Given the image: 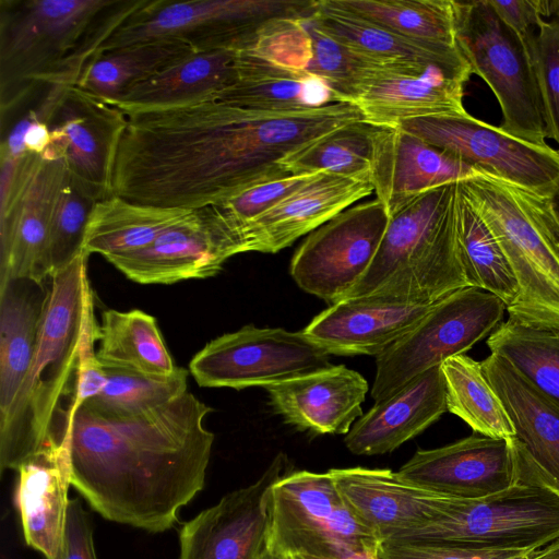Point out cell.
<instances>
[{
  "instance_id": "1",
  "label": "cell",
  "mask_w": 559,
  "mask_h": 559,
  "mask_svg": "<svg viewBox=\"0 0 559 559\" xmlns=\"http://www.w3.org/2000/svg\"><path fill=\"white\" fill-rule=\"evenodd\" d=\"M361 119L348 103L278 114L217 99L131 114L115 164L114 194L160 207L217 204L290 174L282 159Z\"/></svg>"
},
{
  "instance_id": "2",
  "label": "cell",
  "mask_w": 559,
  "mask_h": 559,
  "mask_svg": "<svg viewBox=\"0 0 559 559\" xmlns=\"http://www.w3.org/2000/svg\"><path fill=\"white\" fill-rule=\"evenodd\" d=\"M212 408L185 392L158 408L114 416L88 403L73 414L71 485L103 518L152 533L169 530L205 483Z\"/></svg>"
},
{
  "instance_id": "3",
  "label": "cell",
  "mask_w": 559,
  "mask_h": 559,
  "mask_svg": "<svg viewBox=\"0 0 559 559\" xmlns=\"http://www.w3.org/2000/svg\"><path fill=\"white\" fill-rule=\"evenodd\" d=\"M81 253L49 278L34 356L9 413L0 418V469H17L51 448L70 447L72 403L84 331L94 314Z\"/></svg>"
},
{
  "instance_id": "4",
  "label": "cell",
  "mask_w": 559,
  "mask_h": 559,
  "mask_svg": "<svg viewBox=\"0 0 559 559\" xmlns=\"http://www.w3.org/2000/svg\"><path fill=\"white\" fill-rule=\"evenodd\" d=\"M146 0H1V118L49 85L76 86L109 37Z\"/></svg>"
},
{
  "instance_id": "5",
  "label": "cell",
  "mask_w": 559,
  "mask_h": 559,
  "mask_svg": "<svg viewBox=\"0 0 559 559\" xmlns=\"http://www.w3.org/2000/svg\"><path fill=\"white\" fill-rule=\"evenodd\" d=\"M455 192L456 182L438 186L389 213L372 263L344 299L432 305L469 287L457 239Z\"/></svg>"
},
{
  "instance_id": "6",
  "label": "cell",
  "mask_w": 559,
  "mask_h": 559,
  "mask_svg": "<svg viewBox=\"0 0 559 559\" xmlns=\"http://www.w3.org/2000/svg\"><path fill=\"white\" fill-rule=\"evenodd\" d=\"M456 46L472 73L492 91L502 112L501 128L545 145L547 127L526 43L496 15L488 0L455 1Z\"/></svg>"
},
{
  "instance_id": "7",
  "label": "cell",
  "mask_w": 559,
  "mask_h": 559,
  "mask_svg": "<svg viewBox=\"0 0 559 559\" xmlns=\"http://www.w3.org/2000/svg\"><path fill=\"white\" fill-rule=\"evenodd\" d=\"M267 545L284 556L378 552L381 540L350 510L328 472L283 475L269 495Z\"/></svg>"
},
{
  "instance_id": "8",
  "label": "cell",
  "mask_w": 559,
  "mask_h": 559,
  "mask_svg": "<svg viewBox=\"0 0 559 559\" xmlns=\"http://www.w3.org/2000/svg\"><path fill=\"white\" fill-rule=\"evenodd\" d=\"M0 160V286L12 280L45 283L51 276L50 230L66 163L49 148Z\"/></svg>"
},
{
  "instance_id": "9",
  "label": "cell",
  "mask_w": 559,
  "mask_h": 559,
  "mask_svg": "<svg viewBox=\"0 0 559 559\" xmlns=\"http://www.w3.org/2000/svg\"><path fill=\"white\" fill-rule=\"evenodd\" d=\"M316 1L147 0L109 37L100 53L162 39L183 41L197 52L239 49L267 21L307 16Z\"/></svg>"
},
{
  "instance_id": "10",
  "label": "cell",
  "mask_w": 559,
  "mask_h": 559,
  "mask_svg": "<svg viewBox=\"0 0 559 559\" xmlns=\"http://www.w3.org/2000/svg\"><path fill=\"white\" fill-rule=\"evenodd\" d=\"M559 538V496L518 481L485 498L447 497L440 511L397 539L441 540L481 548L539 549ZM393 540V539H392Z\"/></svg>"
},
{
  "instance_id": "11",
  "label": "cell",
  "mask_w": 559,
  "mask_h": 559,
  "mask_svg": "<svg viewBox=\"0 0 559 559\" xmlns=\"http://www.w3.org/2000/svg\"><path fill=\"white\" fill-rule=\"evenodd\" d=\"M506 310L501 299L477 287L459 289L432 304L411 331L377 356L371 397L374 402L386 399L424 372L464 354L497 329Z\"/></svg>"
},
{
  "instance_id": "12",
  "label": "cell",
  "mask_w": 559,
  "mask_h": 559,
  "mask_svg": "<svg viewBox=\"0 0 559 559\" xmlns=\"http://www.w3.org/2000/svg\"><path fill=\"white\" fill-rule=\"evenodd\" d=\"M460 187L501 247L519 284L509 316L559 321V260L524 209L514 187L480 175Z\"/></svg>"
},
{
  "instance_id": "13",
  "label": "cell",
  "mask_w": 559,
  "mask_h": 559,
  "mask_svg": "<svg viewBox=\"0 0 559 559\" xmlns=\"http://www.w3.org/2000/svg\"><path fill=\"white\" fill-rule=\"evenodd\" d=\"M396 127L492 177L542 198L559 187V150L519 139L468 112L402 120Z\"/></svg>"
},
{
  "instance_id": "14",
  "label": "cell",
  "mask_w": 559,
  "mask_h": 559,
  "mask_svg": "<svg viewBox=\"0 0 559 559\" xmlns=\"http://www.w3.org/2000/svg\"><path fill=\"white\" fill-rule=\"evenodd\" d=\"M302 332L246 325L209 342L189 369L200 386H269L332 367Z\"/></svg>"
},
{
  "instance_id": "15",
  "label": "cell",
  "mask_w": 559,
  "mask_h": 559,
  "mask_svg": "<svg viewBox=\"0 0 559 559\" xmlns=\"http://www.w3.org/2000/svg\"><path fill=\"white\" fill-rule=\"evenodd\" d=\"M388 222V210L377 198L349 206L299 246L290 262L292 277L330 305L343 300L372 263Z\"/></svg>"
},
{
  "instance_id": "16",
  "label": "cell",
  "mask_w": 559,
  "mask_h": 559,
  "mask_svg": "<svg viewBox=\"0 0 559 559\" xmlns=\"http://www.w3.org/2000/svg\"><path fill=\"white\" fill-rule=\"evenodd\" d=\"M51 148L68 173L99 200L114 195V171L128 115L104 99L70 86L47 122Z\"/></svg>"
},
{
  "instance_id": "17",
  "label": "cell",
  "mask_w": 559,
  "mask_h": 559,
  "mask_svg": "<svg viewBox=\"0 0 559 559\" xmlns=\"http://www.w3.org/2000/svg\"><path fill=\"white\" fill-rule=\"evenodd\" d=\"M278 454L253 484L224 496L186 522L179 532V559H259L269 542V495L286 471Z\"/></svg>"
},
{
  "instance_id": "18",
  "label": "cell",
  "mask_w": 559,
  "mask_h": 559,
  "mask_svg": "<svg viewBox=\"0 0 559 559\" xmlns=\"http://www.w3.org/2000/svg\"><path fill=\"white\" fill-rule=\"evenodd\" d=\"M238 254L230 230L212 205L193 210L151 245L108 260L140 284H174L217 274Z\"/></svg>"
},
{
  "instance_id": "19",
  "label": "cell",
  "mask_w": 559,
  "mask_h": 559,
  "mask_svg": "<svg viewBox=\"0 0 559 559\" xmlns=\"http://www.w3.org/2000/svg\"><path fill=\"white\" fill-rule=\"evenodd\" d=\"M480 365L514 428L509 439L518 481L559 496V405L498 355L490 354Z\"/></svg>"
},
{
  "instance_id": "20",
  "label": "cell",
  "mask_w": 559,
  "mask_h": 559,
  "mask_svg": "<svg viewBox=\"0 0 559 559\" xmlns=\"http://www.w3.org/2000/svg\"><path fill=\"white\" fill-rule=\"evenodd\" d=\"M396 475L420 488L464 499L492 496L518 483L510 439L476 432L441 448L418 450Z\"/></svg>"
},
{
  "instance_id": "21",
  "label": "cell",
  "mask_w": 559,
  "mask_h": 559,
  "mask_svg": "<svg viewBox=\"0 0 559 559\" xmlns=\"http://www.w3.org/2000/svg\"><path fill=\"white\" fill-rule=\"evenodd\" d=\"M372 192L370 178L321 173L243 225L236 233L238 253L278 252Z\"/></svg>"
},
{
  "instance_id": "22",
  "label": "cell",
  "mask_w": 559,
  "mask_h": 559,
  "mask_svg": "<svg viewBox=\"0 0 559 559\" xmlns=\"http://www.w3.org/2000/svg\"><path fill=\"white\" fill-rule=\"evenodd\" d=\"M480 175L450 153L396 127L377 126L372 133L370 180L388 213L426 190Z\"/></svg>"
},
{
  "instance_id": "23",
  "label": "cell",
  "mask_w": 559,
  "mask_h": 559,
  "mask_svg": "<svg viewBox=\"0 0 559 559\" xmlns=\"http://www.w3.org/2000/svg\"><path fill=\"white\" fill-rule=\"evenodd\" d=\"M471 74L439 67H385L355 105L365 120L389 127L413 118L464 115V86Z\"/></svg>"
},
{
  "instance_id": "24",
  "label": "cell",
  "mask_w": 559,
  "mask_h": 559,
  "mask_svg": "<svg viewBox=\"0 0 559 559\" xmlns=\"http://www.w3.org/2000/svg\"><path fill=\"white\" fill-rule=\"evenodd\" d=\"M354 514L380 538L397 539L430 521L447 497L401 479L391 469H329Z\"/></svg>"
},
{
  "instance_id": "25",
  "label": "cell",
  "mask_w": 559,
  "mask_h": 559,
  "mask_svg": "<svg viewBox=\"0 0 559 559\" xmlns=\"http://www.w3.org/2000/svg\"><path fill=\"white\" fill-rule=\"evenodd\" d=\"M274 412L300 431L346 435L364 414L367 380L344 365L264 388Z\"/></svg>"
},
{
  "instance_id": "26",
  "label": "cell",
  "mask_w": 559,
  "mask_h": 559,
  "mask_svg": "<svg viewBox=\"0 0 559 559\" xmlns=\"http://www.w3.org/2000/svg\"><path fill=\"white\" fill-rule=\"evenodd\" d=\"M431 306L344 299L316 316L301 332L329 355L377 357L411 331Z\"/></svg>"
},
{
  "instance_id": "27",
  "label": "cell",
  "mask_w": 559,
  "mask_h": 559,
  "mask_svg": "<svg viewBox=\"0 0 559 559\" xmlns=\"http://www.w3.org/2000/svg\"><path fill=\"white\" fill-rule=\"evenodd\" d=\"M448 411L441 365L424 372L393 395L378 401L345 436L356 455L390 453L421 433Z\"/></svg>"
},
{
  "instance_id": "28",
  "label": "cell",
  "mask_w": 559,
  "mask_h": 559,
  "mask_svg": "<svg viewBox=\"0 0 559 559\" xmlns=\"http://www.w3.org/2000/svg\"><path fill=\"white\" fill-rule=\"evenodd\" d=\"M16 471L15 502L26 544L46 559H61L70 500V447L38 452Z\"/></svg>"
},
{
  "instance_id": "29",
  "label": "cell",
  "mask_w": 559,
  "mask_h": 559,
  "mask_svg": "<svg viewBox=\"0 0 559 559\" xmlns=\"http://www.w3.org/2000/svg\"><path fill=\"white\" fill-rule=\"evenodd\" d=\"M237 49L195 52L132 85L109 104L126 115L211 100L236 80Z\"/></svg>"
},
{
  "instance_id": "30",
  "label": "cell",
  "mask_w": 559,
  "mask_h": 559,
  "mask_svg": "<svg viewBox=\"0 0 559 559\" xmlns=\"http://www.w3.org/2000/svg\"><path fill=\"white\" fill-rule=\"evenodd\" d=\"M236 80L213 99L265 112H300L340 103L329 84L306 71L274 66L237 50Z\"/></svg>"
},
{
  "instance_id": "31",
  "label": "cell",
  "mask_w": 559,
  "mask_h": 559,
  "mask_svg": "<svg viewBox=\"0 0 559 559\" xmlns=\"http://www.w3.org/2000/svg\"><path fill=\"white\" fill-rule=\"evenodd\" d=\"M312 15L323 29L380 64L471 70L457 47L429 45L395 34L346 10L336 0L316 1Z\"/></svg>"
},
{
  "instance_id": "32",
  "label": "cell",
  "mask_w": 559,
  "mask_h": 559,
  "mask_svg": "<svg viewBox=\"0 0 559 559\" xmlns=\"http://www.w3.org/2000/svg\"><path fill=\"white\" fill-rule=\"evenodd\" d=\"M48 281L12 280L0 286V418L11 409L31 366Z\"/></svg>"
},
{
  "instance_id": "33",
  "label": "cell",
  "mask_w": 559,
  "mask_h": 559,
  "mask_svg": "<svg viewBox=\"0 0 559 559\" xmlns=\"http://www.w3.org/2000/svg\"><path fill=\"white\" fill-rule=\"evenodd\" d=\"M193 210L135 203L119 195L97 201L90 215L83 250L107 261L151 245Z\"/></svg>"
},
{
  "instance_id": "34",
  "label": "cell",
  "mask_w": 559,
  "mask_h": 559,
  "mask_svg": "<svg viewBox=\"0 0 559 559\" xmlns=\"http://www.w3.org/2000/svg\"><path fill=\"white\" fill-rule=\"evenodd\" d=\"M96 357L105 368L128 370L152 377L176 372L156 319L142 311L108 309L96 329Z\"/></svg>"
},
{
  "instance_id": "35",
  "label": "cell",
  "mask_w": 559,
  "mask_h": 559,
  "mask_svg": "<svg viewBox=\"0 0 559 559\" xmlns=\"http://www.w3.org/2000/svg\"><path fill=\"white\" fill-rule=\"evenodd\" d=\"M487 346L559 405V321L509 316L489 335Z\"/></svg>"
},
{
  "instance_id": "36",
  "label": "cell",
  "mask_w": 559,
  "mask_h": 559,
  "mask_svg": "<svg viewBox=\"0 0 559 559\" xmlns=\"http://www.w3.org/2000/svg\"><path fill=\"white\" fill-rule=\"evenodd\" d=\"M455 213L460 253L468 286L493 294L507 309L512 307L520 293L516 277L495 235L459 182Z\"/></svg>"
},
{
  "instance_id": "37",
  "label": "cell",
  "mask_w": 559,
  "mask_h": 559,
  "mask_svg": "<svg viewBox=\"0 0 559 559\" xmlns=\"http://www.w3.org/2000/svg\"><path fill=\"white\" fill-rule=\"evenodd\" d=\"M183 41L162 39L135 44L98 55L76 86L109 103L132 85L195 53Z\"/></svg>"
},
{
  "instance_id": "38",
  "label": "cell",
  "mask_w": 559,
  "mask_h": 559,
  "mask_svg": "<svg viewBox=\"0 0 559 559\" xmlns=\"http://www.w3.org/2000/svg\"><path fill=\"white\" fill-rule=\"evenodd\" d=\"M448 411L465 421L476 433L509 439L514 428L504 406L486 379L480 361L461 354L441 365Z\"/></svg>"
},
{
  "instance_id": "39",
  "label": "cell",
  "mask_w": 559,
  "mask_h": 559,
  "mask_svg": "<svg viewBox=\"0 0 559 559\" xmlns=\"http://www.w3.org/2000/svg\"><path fill=\"white\" fill-rule=\"evenodd\" d=\"M365 19L404 37L442 47H457L453 0H336Z\"/></svg>"
},
{
  "instance_id": "40",
  "label": "cell",
  "mask_w": 559,
  "mask_h": 559,
  "mask_svg": "<svg viewBox=\"0 0 559 559\" xmlns=\"http://www.w3.org/2000/svg\"><path fill=\"white\" fill-rule=\"evenodd\" d=\"M376 127L365 119L347 123L290 153L280 164L293 175L329 173L370 178Z\"/></svg>"
},
{
  "instance_id": "41",
  "label": "cell",
  "mask_w": 559,
  "mask_h": 559,
  "mask_svg": "<svg viewBox=\"0 0 559 559\" xmlns=\"http://www.w3.org/2000/svg\"><path fill=\"white\" fill-rule=\"evenodd\" d=\"M306 24L312 38V59L307 72L324 80L340 103L355 105L371 80L389 66L367 58L331 35L312 13L306 17Z\"/></svg>"
},
{
  "instance_id": "42",
  "label": "cell",
  "mask_w": 559,
  "mask_h": 559,
  "mask_svg": "<svg viewBox=\"0 0 559 559\" xmlns=\"http://www.w3.org/2000/svg\"><path fill=\"white\" fill-rule=\"evenodd\" d=\"M105 370L106 385L99 395L86 403L109 415L142 414L164 406L187 392L188 371L183 368L178 367L169 377H152L115 368Z\"/></svg>"
},
{
  "instance_id": "43",
  "label": "cell",
  "mask_w": 559,
  "mask_h": 559,
  "mask_svg": "<svg viewBox=\"0 0 559 559\" xmlns=\"http://www.w3.org/2000/svg\"><path fill=\"white\" fill-rule=\"evenodd\" d=\"M99 198L69 173L61 188L50 230L51 275L75 260L83 250L87 222Z\"/></svg>"
},
{
  "instance_id": "44",
  "label": "cell",
  "mask_w": 559,
  "mask_h": 559,
  "mask_svg": "<svg viewBox=\"0 0 559 559\" xmlns=\"http://www.w3.org/2000/svg\"><path fill=\"white\" fill-rule=\"evenodd\" d=\"M307 16L270 20L237 50L280 68L307 72L312 59V38L306 24Z\"/></svg>"
},
{
  "instance_id": "45",
  "label": "cell",
  "mask_w": 559,
  "mask_h": 559,
  "mask_svg": "<svg viewBox=\"0 0 559 559\" xmlns=\"http://www.w3.org/2000/svg\"><path fill=\"white\" fill-rule=\"evenodd\" d=\"M524 41L533 61L547 138L559 145V16L544 20L537 32Z\"/></svg>"
},
{
  "instance_id": "46",
  "label": "cell",
  "mask_w": 559,
  "mask_h": 559,
  "mask_svg": "<svg viewBox=\"0 0 559 559\" xmlns=\"http://www.w3.org/2000/svg\"><path fill=\"white\" fill-rule=\"evenodd\" d=\"M319 174L321 173L305 175L288 174L270 179L254 185L239 194L224 202L213 204L212 206L230 230L236 242V233L243 225L270 210L280 201L316 178Z\"/></svg>"
},
{
  "instance_id": "47",
  "label": "cell",
  "mask_w": 559,
  "mask_h": 559,
  "mask_svg": "<svg viewBox=\"0 0 559 559\" xmlns=\"http://www.w3.org/2000/svg\"><path fill=\"white\" fill-rule=\"evenodd\" d=\"M536 549L481 548L462 544L425 540L393 539L382 542L380 559H507Z\"/></svg>"
},
{
  "instance_id": "48",
  "label": "cell",
  "mask_w": 559,
  "mask_h": 559,
  "mask_svg": "<svg viewBox=\"0 0 559 559\" xmlns=\"http://www.w3.org/2000/svg\"><path fill=\"white\" fill-rule=\"evenodd\" d=\"M61 559H97L91 518L76 498L69 500Z\"/></svg>"
},
{
  "instance_id": "49",
  "label": "cell",
  "mask_w": 559,
  "mask_h": 559,
  "mask_svg": "<svg viewBox=\"0 0 559 559\" xmlns=\"http://www.w3.org/2000/svg\"><path fill=\"white\" fill-rule=\"evenodd\" d=\"M496 15L521 39L534 35L543 23V0H488Z\"/></svg>"
},
{
  "instance_id": "50",
  "label": "cell",
  "mask_w": 559,
  "mask_h": 559,
  "mask_svg": "<svg viewBox=\"0 0 559 559\" xmlns=\"http://www.w3.org/2000/svg\"><path fill=\"white\" fill-rule=\"evenodd\" d=\"M524 209L559 260V221L546 198L514 187Z\"/></svg>"
},
{
  "instance_id": "51",
  "label": "cell",
  "mask_w": 559,
  "mask_h": 559,
  "mask_svg": "<svg viewBox=\"0 0 559 559\" xmlns=\"http://www.w3.org/2000/svg\"><path fill=\"white\" fill-rule=\"evenodd\" d=\"M531 559H559V538L534 550Z\"/></svg>"
},
{
  "instance_id": "52",
  "label": "cell",
  "mask_w": 559,
  "mask_h": 559,
  "mask_svg": "<svg viewBox=\"0 0 559 559\" xmlns=\"http://www.w3.org/2000/svg\"><path fill=\"white\" fill-rule=\"evenodd\" d=\"M286 559H380L379 551L378 552H369V554H357L348 557L342 558H322V557H313L306 555H289L285 556Z\"/></svg>"
},
{
  "instance_id": "53",
  "label": "cell",
  "mask_w": 559,
  "mask_h": 559,
  "mask_svg": "<svg viewBox=\"0 0 559 559\" xmlns=\"http://www.w3.org/2000/svg\"><path fill=\"white\" fill-rule=\"evenodd\" d=\"M259 559H286V558L283 554H281L280 551H277L276 549H274L267 545Z\"/></svg>"
},
{
  "instance_id": "54",
  "label": "cell",
  "mask_w": 559,
  "mask_h": 559,
  "mask_svg": "<svg viewBox=\"0 0 559 559\" xmlns=\"http://www.w3.org/2000/svg\"><path fill=\"white\" fill-rule=\"evenodd\" d=\"M547 199V198H546ZM552 212L559 221V187L557 190L547 199Z\"/></svg>"
},
{
  "instance_id": "55",
  "label": "cell",
  "mask_w": 559,
  "mask_h": 559,
  "mask_svg": "<svg viewBox=\"0 0 559 559\" xmlns=\"http://www.w3.org/2000/svg\"><path fill=\"white\" fill-rule=\"evenodd\" d=\"M533 551H530V552H526V554H523V555H519V556H515V557L507 558V559H531Z\"/></svg>"
}]
</instances>
